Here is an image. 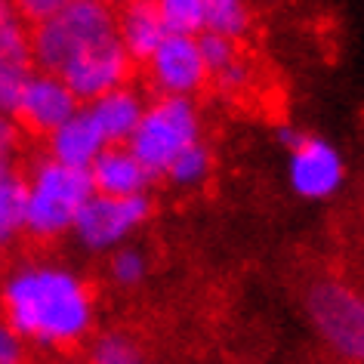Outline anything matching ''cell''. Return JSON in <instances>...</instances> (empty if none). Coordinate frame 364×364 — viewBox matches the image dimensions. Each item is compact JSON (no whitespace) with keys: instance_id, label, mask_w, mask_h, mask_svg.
I'll return each instance as SVG.
<instances>
[{"instance_id":"1","label":"cell","mask_w":364,"mask_h":364,"mask_svg":"<svg viewBox=\"0 0 364 364\" xmlns=\"http://www.w3.org/2000/svg\"><path fill=\"white\" fill-rule=\"evenodd\" d=\"M0 312L25 343L38 349H68L93 333L96 299L75 269L25 262L0 287Z\"/></svg>"},{"instance_id":"2","label":"cell","mask_w":364,"mask_h":364,"mask_svg":"<svg viewBox=\"0 0 364 364\" xmlns=\"http://www.w3.org/2000/svg\"><path fill=\"white\" fill-rule=\"evenodd\" d=\"M93 179L84 167L41 161L25 179V232L34 238H59L71 232L80 207L93 198Z\"/></svg>"},{"instance_id":"3","label":"cell","mask_w":364,"mask_h":364,"mask_svg":"<svg viewBox=\"0 0 364 364\" xmlns=\"http://www.w3.org/2000/svg\"><path fill=\"white\" fill-rule=\"evenodd\" d=\"M114 34V6L105 0H68L65 6L31 25V62L43 71L65 68L71 56Z\"/></svg>"},{"instance_id":"4","label":"cell","mask_w":364,"mask_h":364,"mask_svg":"<svg viewBox=\"0 0 364 364\" xmlns=\"http://www.w3.org/2000/svg\"><path fill=\"white\" fill-rule=\"evenodd\" d=\"M201 139V112L192 96H158L145 105L136 130L127 139L136 158L145 164L151 176H164L170 161Z\"/></svg>"},{"instance_id":"5","label":"cell","mask_w":364,"mask_h":364,"mask_svg":"<svg viewBox=\"0 0 364 364\" xmlns=\"http://www.w3.org/2000/svg\"><path fill=\"white\" fill-rule=\"evenodd\" d=\"M306 315L331 352L364 364V296L336 278L315 281L306 290Z\"/></svg>"},{"instance_id":"6","label":"cell","mask_w":364,"mask_h":364,"mask_svg":"<svg viewBox=\"0 0 364 364\" xmlns=\"http://www.w3.org/2000/svg\"><path fill=\"white\" fill-rule=\"evenodd\" d=\"M151 216V201L149 195H127V198H114V195H99L80 207L75 225L77 244L90 253H112L114 247H121L133 238L136 232L149 223Z\"/></svg>"},{"instance_id":"7","label":"cell","mask_w":364,"mask_h":364,"mask_svg":"<svg viewBox=\"0 0 364 364\" xmlns=\"http://www.w3.org/2000/svg\"><path fill=\"white\" fill-rule=\"evenodd\" d=\"M346 161L324 136H303L287 151V186L303 201H327L343 188Z\"/></svg>"},{"instance_id":"8","label":"cell","mask_w":364,"mask_h":364,"mask_svg":"<svg viewBox=\"0 0 364 364\" xmlns=\"http://www.w3.org/2000/svg\"><path fill=\"white\" fill-rule=\"evenodd\" d=\"M133 65L136 62L130 59V53L124 50L117 34H112V38L90 43L77 56H71L59 75L65 77V84L80 102H90V99L102 96L108 90L130 84Z\"/></svg>"},{"instance_id":"9","label":"cell","mask_w":364,"mask_h":364,"mask_svg":"<svg viewBox=\"0 0 364 364\" xmlns=\"http://www.w3.org/2000/svg\"><path fill=\"white\" fill-rule=\"evenodd\" d=\"M149 71L151 87L161 96H192L210 80V71L204 65L198 34H167L158 50L142 62Z\"/></svg>"},{"instance_id":"10","label":"cell","mask_w":364,"mask_h":364,"mask_svg":"<svg viewBox=\"0 0 364 364\" xmlns=\"http://www.w3.org/2000/svg\"><path fill=\"white\" fill-rule=\"evenodd\" d=\"M80 108V99L71 93V87L65 84V77L56 71H31L25 80L22 99L16 105V117L22 127H28L31 133L47 136L50 130H56L62 121H68Z\"/></svg>"},{"instance_id":"11","label":"cell","mask_w":364,"mask_h":364,"mask_svg":"<svg viewBox=\"0 0 364 364\" xmlns=\"http://www.w3.org/2000/svg\"><path fill=\"white\" fill-rule=\"evenodd\" d=\"M90 179H93V188L99 195L127 198V195H145L154 176L127 149V142H114V145H105L99 151V158L90 164Z\"/></svg>"},{"instance_id":"12","label":"cell","mask_w":364,"mask_h":364,"mask_svg":"<svg viewBox=\"0 0 364 364\" xmlns=\"http://www.w3.org/2000/svg\"><path fill=\"white\" fill-rule=\"evenodd\" d=\"M108 145L102 127L96 124V117L90 114V108H77L68 121H62L56 130L47 133V149L50 158L68 167H84L90 170V164L99 158Z\"/></svg>"},{"instance_id":"13","label":"cell","mask_w":364,"mask_h":364,"mask_svg":"<svg viewBox=\"0 0 364 364\" xmlns=\"http://www.w3.org/2000/svg\"><path fill=\"white\" fill-rule=\"evenodd\" d=\"M114 34L133 62H145L170 31L154 0H121L114 10Z\"/></svg>"},{"instance_id":"14","label":"cell","mask_w":364,"mask_h":364,"mask_svg":"<svg viewBox=\"0 0 364 364\" xmlns=\"http://www.w3.org/2000/svg\"><path fill=\"white\" fill-rule=\"evenodd\" d=\"M87 108L96 117V124L102 127L108 145H114V142L130 139V133L136 130V124H139V117L145 112V99L139 90L124 84V87H114L102 96L90 99Z\"/></svg>"},{"instance_id":"15","label":"cell","mask_w":364,"mask_h":364,"mask_svg":"<svg viewBox=\"0 0 364 364\" xmlns=\"http://www.w3.org/2000/svg\"><path fill=\"white\" fill-rule=\"evenodd\" d=\"M0 65H34L31 25L13 0H0Z\"/></svg>"},{"instance_id":"16","label":"cell","mask_w":364,"mask_h":364,"mask_svg":"<svg viewBox=\"0 0 364 364\" xmlns=\"http://www.w3.org/2000/svg\"><path fill=\"white\" fill-rule=\"evenodd\" d=\"M25 232V179L13 164L0 167V244Z\"/></svg>"},{"instance_id":"17","label":"cell","mask_w":364,"mask_h":364,"mask_svg":"<svg viewBox=\"0 0 364 364\" xmlns=\"http://www.w3.org/2000/svg\"><path fill=\"white\" fill-rule=\"evenodd\" d=\"M253 25L250 0H204V31L241 41Z\"/></svg>"},{"instance_id":"18","label":"cell","mask_w":364,"mask_h":364,"mask_svg":"<svg viewBox=\"0 0 364 364\" xmlns=\"http://www.w3.org/2000/svg\"><path fill=\"white\" fill-rule=\"evenodd\" d=\"M210 173H213V154L201 139H198L192 145H186V149L170 161V167L164 170V176H167L176 188H198L210 179Z\"/></svg>"},{"instance_id":"19","label":"cell","mask_w":364,"mask_h":364,"mask_svg":"<svg viewBox=\"0 0 364 364\" xmlns=\"http://www.w3.org/2000/svg\"><path fill=\"white\" fill-rule=\"evenodd\" d=\"M87 364H149L145 349L133 333L127 331H105L90 343Z\"/></svg>"},{"instance_id":"20","label":"cell","mask_w":364,"mask_h":364,"mask_svg":"<svg viewBox=\"0 0 364 364\" xmlns=\"http://www.w3.org/2000/svg\"><path fill=\"white\" fill-rule=\"evenodd\" d=\"M170 34L204 31V0H154Z\"/></svg>"},{"instance_id":"21","label":"cell","mask_w":364,"mask_h":364,"mask_svg":"<svg viewBox=\"0 0 364 364\" xmlns=\"http://www.w3.org/2000/svg\"><path fill=\"white\" fill-rule=\"evenodd\" d=\"M108 272H112V281L121 287H136L142 284L145 275H149V257L139 247H130V244H121L108 253Z\"/></svg>"},{"instance_id":"22","label":"cell","mask_w":364,"mask_h":364,"mask_svg":"<svg viewBox=\"0 0 364 364\" xmlns=\"http://www.w3.org/2000/svg\"><path fill=\"white\" fill-rule=\"evenodd\" d=\"M198 47H201L204 65H207L210 75H216V71L225 68L235 56H238V41L225 38V34H216V31H201L198 34Z\"/></svg>"},{"instance_id":"23","label":"cell","mask_w":364,"mask_h":364,"mask_svg":"<svg viewBox=\"0 0 364 364\" xmlns=\"http://www.w3.org/2000/svg\"><path fill=\"white\" fill-rule=\"evenodd\" d=\"M28 75L31 65H0V112L16 114V105L22 99Z\"/></svg>"},{"instance_id":"24","label":"cell","mask_w":364,"mask_h":364,"mask_svg":"<svg viewBox=\"0 0 364 364\" xmlns=\"http://www.w3.org/2000/svg\"><path fill=\"white\" fill-rule=\"evenodd\" d=\"M210 80L223 90V93L238 96V93H244V90L250 87V80H253V68L241 59V53H238V56H235L225 68H220L216 75H210Z\"/></svg>"},{"instance_id":"25","label":"cell","mask_w":364,"mask_h":364,"mask_svg":"<svg viewBox=\"0 0 364 364\" xmlns=\"http://www.w3.org/2000/svg\"><path fill=\"white\" fill-rule=\"evenodd\" d=\"M22 145V124L19 117L10 112H0V167L13 164V158L19 154Z\"/></svg>"},{"instance_id":"26","label":"cell","mask_w":364,"mask_h":364,"mask_svg":"<svg viewBox=\"0 0 364 364\" xmlns=\"http://www.w3.org/2000/svg\"><path fill=\"white\" fill-rule=\"evenodd\" d=\"M0 364H28L25 340L6 321H0Z\"/></svg>"},{"instance_id":"27","label":"cell","mask_w":364,"mask_h":364,"mask_svg":"<svg viewBox=\"0 0 364 364\" xmlns=\"http://www.w3.org/2000/svg\"><path fill=\"white\" fill-rule=\"evenodd\" d=\"M13 4H16V10L25 16V22L38 25L43 19H50V16H56L68 0H13Z\"/></svg>"},{"instance_id":"28","label":"cell","mask_w":364,"mask_h":364,"mask_svg":"<svg viewBox=\"0 0 364 364\" xmlns=\"http://www.w3.org/2000/svg\"><path fill=\"white\" fill-rule=\"evenodd\" d=\"M303 136H306V133H303V130H296V127H281V130H278V142L290 151L299 139H303Z\"/></svg>"},{"instance_id":"29","label":"cell","mask_w":364,"mask_h":364,"mask_svg":"<svg viewBox=\"0 0 364 364\" xmlns=\"http://www.w3.org/2000/svg\"><path fill=\"white\" fill-rule=\"evenodd\" d=\"M105 4H112V6H117V4H121V0H105Z\"/></svg>"},{"instance_id":"30","label":"cell","mask_w":364,"mask_h":364,"mask_svg":"<svg viewBox=\"0 0 364 364\" xmlns=\"http://www.w3.org/2000/svg\"><path fill=\"white\" fill-rule=\"evenodd\" d=\"M65 364H77V361H65Z\"/></svg>"}]
</instances>
